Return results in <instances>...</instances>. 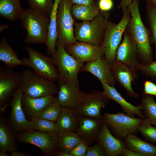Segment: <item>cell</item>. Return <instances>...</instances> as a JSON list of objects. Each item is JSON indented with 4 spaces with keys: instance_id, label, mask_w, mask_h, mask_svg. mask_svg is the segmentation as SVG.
<instances>
[{
    "instance_id": "obj_1",
    "label": "cell",
    "mask_w": 156,
    "mask_h": 156,
    "mask_svg": "<svg viewBox=\"0 0 156 156\" xmlns=\"http://www.w3.org/2000/svg\"><path fill=\"white\" fill-rule=\"evenodd\" d=\"M139 2V0H133L127 7L131 18L127 29L137 44L140 63L146 64L153 61V54L149 32L140 15Z\"/></svg>"
},
{
    "instance_id": "obj_2",
    "label": "cell",
    "mask_w": 156,
    "mask_h": 156,
    "mask_svg": "<svg viewBox=\"0 0 156 156\" xmlns=\"http://www.w3.org/2000/svg\"><path fill=\"white\" fill-rule=\"evenodd\" d=\"M23 29L27 31L25 42L28 44L46 43L49 17L31 8L24 10L20 18Z\"/></svg>"
},
{
    "instance_id": "obj_3",
    "label": "cell",
    "mask_w": 156,
    "mask_h": 156,
    "mask_svg": "<svg viewBox=\"0 0 156 156\" xmlns=\"http://www.w3.org/2000/svg\"><path fill=\"white\" fill-rule=\"evenodd\" d=\"M109 14L101 11L92 20L78 22L75 21L74 34L77 41L101 45L109 22Z\"/></svg>"
},
{
    "instance_id": "obj_4",
    "label": "cell",
    "mask_w": 156,
    "mask_h": 156,
    "mask_svg": "<svg viewBox=\"0 0 156 156\" xmlns=\"http://www.w3.org/2000/svg\"><path fill=\"white\" fill-rule=\"evenodd\" d=\"M20 86L23 94L33 98L44 97L58 94L55 82L41 77L30 69L21 72Z\"/></svg>"
},
{
    "instance_id": "obj_5",
    "label": "cell",
    "mask_w": 156,
    "mask_h": 156,
    "mask_svg": "<svg viewBox=\"0 0 156 156\" xmlns=\"http://www.w3.org/2000/svg\"><path fill=\"white\" fill-rule=\"evenodd\" d=\"M122 9V18L118 24L109 21L101 45L105 50L104 56L109 64L116 60L117 49L131 18L128 8Z\"/></svg>"
},
{
    "instance_id": "obj_6",
    "label": "cell",
    "mask_w": 156,
    "mask_h": 156,
    "mask_svg": "<svg viewBox=\"0 0 156 156\" xmlns=\"http://www.w3.org/2000/svg\"><path fill=\"white\" fill-rule=\"evenodd\" d=\"M51 57L57 68V80L79 83L78 74L84 63L79 62L69 54L58 40L55 52Z\"/></svg>"
},
{
    "instance_id": "obj_7",
    "label": "cell",
    "mask_w": 156,
    "mask_h": 156,
    "mask_svg": "<svg viewBox=\"0 0 156 156\" xmlns=\"http://www.w3.org/2000/svg\"><path fill=\"white\" fill-rule=\"evenodd\" d=\"M73 4L69 0H61L56 16L57 40L65 48L77 41L75 38L74 25L75 21L71 9Z\"/></svg>"
},
{
    "instance_id": "obj_8",
    "label": "cell",
    "mask_w": 156,
    "mask_h": 156,
    "mask_svg": "<svg viewBox=\"0 0 156 156\" xmlns=\"http://www.w3.org/2000/svg\"><path fill=\"white\" fill-rule=\"evenodd\" d=\"M102 118L115 137L120 140L124 139L129 134L136 133L143 119L130 116L123 112L105 113Z\"/></svg>"
},
{
    "instance_id": "obj_9",
    "label": "cell",
    "mask_w": 156,
    "mask_h": 156,
    "mask_svg": "<svg viewBox=\"0 0 156 156\" xmlns=\"http://www.w3.org/2000/svg\"><path fill=\"white\" fill-rule=\"evenodd\" d=\"M25 49L29 57L22 59L24 66L31 68L36 74L41 77L53 81H57L58 70L51 57L29 47H26Z\"/></svg>"
},
{
    "instance_id": "obj_10",
    "label": "cell",
    "mask_w": 156,
    "mask_h": 156,
    "mask_svg": "<svg viewBox=\"0 0 156 156\" xmlns=\"http://www.w3.org/2000/svg\"><path fill=\"white\" fill-rule=\"evenodd\" d=\"M16 138L19 143L38 147L44 155H53L58 148V134L56 132L44 133L32 129L17 133Z\"/></svg>"
},
{
    "instance_id": "obj_11",
    "label": "cell",
    "mask_w": 156,
    "mask_h": 156,
    "mask_svg": "<svg viewBox=\"0 0 156 156\" xmlns=\"http://www.w3.org/2000/svg\"><path fill=\"white\" fill-rule=\"evenodd\" d=\"M23 94L20 86L14 90L9 104L11 112L8 121L16 133L33 129L31 121L27 119L22 107L21 100Z\"/></svg>"
},
{
    "instance_id": "obj_12",
    "label": "cell",
    "mask_w": 156,
    "mask_h": 156,
    "mask_svg": "<svg viewBox=\"0 0 156 156\" xmlns=\"http://www.w3.org/2000/svg\"><path fill=\"white\" fill-rule=\"evenodd\" d=\"M5 65L0 68V106L3 109L11 100L14 90L20 86L21 72Z\"/></svg>"
},
{
    "instance_id": "obj_13",
    "label": "cell",
    "mask_w": 156,
    "mask_h": 156,
    "mask_svg": "<svg viewBox=\"0 0 156 156\" xmlns=\"http://www.w3.org/2000/svg\"><path fill=\"white\" fill-rule=\"evenodd\" d=\"M58 88L56 99L62 107L76 109L88 94L80 90L79 83L57 80Z\"/></svg>"
},
{
    "instance_id": "obj_14",
    "label": "cell",
    "mask_w": 156,
    "mask_h": 156,
    "mask_svg": "<svg viewBox=\"0 0 156 156\" xmlns=\"http://www.w3.org/2000/svg\"><path fill=\"white\" fill-rule=\"evenodd\" d=\"M110 68L115 81L125 89L127 94L136 99L139 95L134 91L132 84L138 78L136 68L127 66L116 60L109 64Z\"/></svg>"
},
{
    "instance_id": "obj_15",
    "label": "cell",
    "mask_w": 156,
    "mask_h": 156,
    "mask_svg": "<svg viewBox=\"0 0 156 156\" xmlns=\"http://www.w3.org/2000/svg\"><path fill=\"white\" fill-rule=\"evenodd\" d=\"M109 100L103 91L95 90L87 94L76 110L80 115L94 118H101V110L108 103Z\"/></svg>"
},
{
    "instance_id": "obj_16",
    "label": "cell",
    "mask_w": 156,
    "mask_h": 156,
    "mask_svg": "<svg viewBox=\"0 0 156 156\" xmlns=\"http://www.w3.org/2000/svg\"><path fill=\"white\" fill-rule=\"evenodd\" d=\"M65 49L76 60L83 63L101 59L105 54V50L102 45L78 41Z\"/></svg>"
},
{
    "instance_id": "obj_17",
    "label": "cell",
    "mask_w": 156,
    "mask_h": 156,
    "mask_svg": "<svg viewBox=\"0 0 156 156\" xmlns=\"http://www.w3.org/2000/svg\"><path fill=\"white\" fill-rule=\"evenodd\" d=\"M123 34L122 41L116 51V60L131 67L136 68L140 63L137 44L127 28Z\"/></svg>"
},
{
    "instance_id": "obj_18",
    "label": "cell",
    "mask_w": 156,
    "mask_h": 156,
    "mask_svg": "<svg viewBox=\"0 0 156 156\" xmlns=\"http://www.w3.org/2000/svg\"><path fill=\"white\" fill-rule=\"evenodd\" d=\"M79 115V123L76 132L82 141L88 145L96 141L103 121L102 118H94Z\"/></svg>"
},
{
    "instance_id": "obj_19",
    "label": "cell",
    "mask_w": 156,
    "mask_h": 156,
    "mask_svg": "<svg viewBox=\"0 0 156 156\" xmlns=\"http://www.w3.org/2000/svg\"><path fill=\"white\" fill-rule=\"evenodd\" d=\"M87 72L96 77L101 82L114 87L115 80L111 72L109 63L104 56L102 58L86 63L80 72Z\"/></svg>"
},
{
    "instance_id": "obj_20",
    "label": "cell",
    "mask_w": 156,
    "mask_h": 156,
    "mask_svg": "<svg viewBox=\"0 0 156 156\" xmlns=\"http://www.w3.org/2000/svg\"><path fill=\"white\" fill-rule=\"evenodd\" d=\"M96 141L103 146L107 156L121 155L123 149L126 147L125 143L114 136L103 122L101 126Z\"/></svg>"
},
{
    "instance_id": "obj_21",
    "label": "cell",
    "mask_w": 156,
    "mask_h": 156,
    "mask_svg": "<svg viewBox=\"0 0 156 156\" xmlns=\"http://www.w3.org/2000/svg\"><path fill=\"white\" fill-rule=\"evenodd\" d=\"M101 82L103 89V93L109 99L119 104L126 114L133 117H134L136 115L140 118L143 119L145 118L142 111V107L141 104L137 106L133 105L126 101L114 87L110 86L103 82Z\"/></svg>"
},
{
    "instance_id": "obj_22",
    "label": "cell",
    "mask_w": 156,
    "mask_h": 156,
    "mask_svg": "<svg viewBox=\"0 0 156 156\" xmlns=\"http://www.w3.org/2000/svg\"><path fill=\"white\" fill-rule=\"evenodd\" d=\"M55 97L53 95H50L33 98L23 94L21 104L25 116L30 120L38 117L41 112L51 103Z\"/></svg>"
},
{
    "instance_id": "obj_23",
    "label": "cell",
    "mask_w": 156,
    "mask_h": 156,
    "mask_svg": "<svg viewBox=\"0 0 156 156\" xmlns=\"http://www.w3.org/2000/svg\"><path fill=\"white\" fill-rule=\"evenodd\" d=\"M79 115L75 109L62 107V111L56 122L58 134L69 132H75L79 121Z\"/></svg>"
},
{
    "instance_id": "obj_24",
    "label": "cell",
    "mask_w": 156,
    "mask_h": 156,
    "mask_svg": "<svg viewBox=\"0 0 156 156\" xmlns=\"http://www.w3.org/2000/svg\"><path fill=\"white\" fill-rule=\"evenodd\" d=\"M16 135L8 120L0 115V151L11 153L18 151Z\"/></svg>"
},
{
    "instance_id": "obj_25",
    "label": "cell",
    "mask_w": 156,
    "mask_h": 156,
    "mask_svg": "<svg viewBox=\"0 0 156 156\" xmlns=\"http://www.w3.org/2000/svg\"><path fill=\"white\" fill-rule=\"evenodd\" d=\"M61 0H55L52 10L49 16L50 22L47 40L46 43L47 53L51 56L55 53L57 40L56 16L57 8Z\"/></svg>"
},
{
    "instance_id": "obj_26",
    "label": "cell",
    "mask_w": 156,
    "mask_h": 156,
    "mask_svg": "<svg viewBox=\"0 0 156 156\" xmlns=\"http://www.w3.org/2000/svg\"><path fill=\"white\" fill-rule=\"evenodd\" d=\"M126 147L140 153L144 156H156V146L141 139L133 134L128 135L124 139Z\"/></svg>"
},
{
    "instance_id": "obj_27",
    "label": "cell",
    "mask_w": 156,
    "mask_h": 156,
    "mask_svg": "<svg viewBox=\"0 0 156 156\" xmlns=\"http://www.w3.org/2000/svg\"><path fill=\"white\" fill-rule=\"evenodd\" d=\"M100 11L98 4L94 2L88 5L74 4L72 5L71 9L73 18L82 21L92 20Z\"/></svg>"
},
{
    "instance_id": "obj_28",
    "label": "cell",
    "mask_w": 156,
    "mask_h": 156,
    "mask_svg": "<svg viewBox=\"0 0 156 156\" xmlns=\"http://www.w3.org/2000/svg\"><path fill=\"white\" fill-rule=\"evenodd\" d=\"M24 10L20 0H0V16L11 22L19 19Z\"/></svg>"
},
{
    "instance_id": "obj_29",
    "label": "cell",
    "mask_w": 156,
    "mask_h": 156,
    "mask_svg": "<svg viewBox=\"0 0 156 156\" xmlns=\"http://www.w3.org/2000/svg\"><path fill=\"white\" fill-rule=\"evenodd\" d=\"M0 60L6 66L12 68L23 65V60L18 58L16 53L11 48L5 38H3L0 41Z\"/></svg>"
},
{
    "instance_id": "obj_30",
    "label": "cell",
    "mask_w": 156,
    "mask_h": 156,
    "mask_svg": "<svg viewBox=\"0 0 156 156\" xmlns=\"http://www.w3.org/2000/svg\"><path fill=\"white\" fill-rule=\"evenodd\" d=\"M57 148L70 153L82 141L75 132L69 131L58 134Z\"/></svg>"
},
{
    "instance_id": "obj_31",
    "label": "cell",
    "mask_w": 156,
    "mask_h": 156,
    "mask_svg": "<svg viewBox=\"0 0 156 156\" xmlns=\"http://www.w3.org/2000/svg\"><path fill=\"white\" fill-rule=\"evenodd\" d=\"M141 105L145 118H146L152 125L156 127V103L153 96L144 95Z\"/></svg>"
},
{
    "instance_id": "obj_32",
    "label": "cell",
    "mask_w": 156,
    "mask_h": 156,
    "mask_svg": "<svg viewBox=\"0 0 156 156\" xmlns=\"http://www.w3.org/2000/svg\"><path fill=\"white\" fill-rule=\"evenodd\" d=\"M62 107L55 97L51 103L42 111L39 117L56 122Z\"/></svg>"
},
{
    "instance_id": "obj_33",
    "label": "cell",
    "mask_w": 156,
    "mask_h": 156,
    "mask_svg": "<svg viewBox=\"0 0 156 156\" xmlns=\"http://www.w3.org/2000/svg\"><path fill=\"white\" fill-rule=\"evenodd\" d=\"M30 8L48 16L52 10L55 0H27Z\"/></svg>"
},
{
    "instance_id": "obj_34",
    "label": "cell",
    "mask_w": 156,
    "mask_h": 156,
    "mask_svg": "<svg viewBox=\"0 0 156 156\" xmlns=\"http://www.w3.org/2000/svg\"><path fill=\"white\" fill-rule=\"evenodd\" d=\"M152 125L148 119L144 118L138 127V131L146 140L156 144V127Z\"/></svg>"
},
{
    "instance_id": "obj_35",
    "label": "cell",
    "mask_w": 156,
    "mask_h": 156,
    "mask_svg": "<svg viewBox=\"0 0 156 156\" xmlns=\"http://www.w3.org/2000/svg\"><path fill=\"white\" fill-rule=\"evenodd\" d=\"M30 120L32 124L33 129L34 130L47 133L56 131L57 127L55 122L39 117Z\"/></svg>"
},
{
    "instance_id": "obj_36",
    "label": "cell",
    "mask_w": 156,
    "mask_h": 156,
    "mask_svg": "<svg viewBox=\"0 0 156 156\" xmlns=\"http://www.w3.org/2000/svg\"><path fill=\"white\" fill-rule=\"evenodd\" d=\"M147 16L152 39L155 48L156 57V5L148 2Z\"/></svg>"
},
{
    "instance_id": "obj_37",
    "label": "cell",
    "mask_w": 156,
    "mask_h": 156,
    "mask_svg": "<svg viewBox=\"0 0 156 156\" xmlns=\"http://www.w3.org/2000/svg\"><path fill=\"white\" fill-rule=\"evenodd\" d=\"M136 68L138 70L146 77H156V61L146 64L139 63Z\"/></svg>"
},
{
    "instance_id": "obj_38",
    "label": "cell",
    "mask_w": 156,
    "mask_h": 156,
    "mask_svg": "<svg viewBox=\"0 0 156 156\" xmlns=\"http://www.w3.org/2000/svg\"><path fill=\"white\" fill-rule=\"evenodd\" d=\"M85 156H107L103 146L97 142L94 145L88 147Z\"/></svg>"
},
{
    "instance_id": "obj_39",
    "label": "cell",
    "mask_w": 156,
    "mask_h": 156,
    "mask_svg": "<svg viewBox=\"0 0 156 156\" xmlns=\"http://www.w3.org/2000/svg\"><path fill=\"white\" fill-rule=\"evenodd\" d=\"M88 144L85 142L82 141L70 152V156H85Z\"/></svg>"
},
{
    "instance_id": "obj_40",
    "label": "cell",
    "mask_w": 156,
    "mask_h": 156,
    "mask_svg": "<svg viewBox=\"0 0 156 156\" xmlns=\"http://www.w3.org/2000/svg\"><path fill=\"white\" fill-rule=\"evenodd\" d=\"M144 95L148 94L156 96V85L151 81L146 80L144 83Z\"/></svg>"
},
{
    "instance_id": "obj_41",
    "label": "cell",
    "mask_w": 156,
    "mask_h": 156,
    "mask_svg": "<svg viewBox=\"0 0 156 156\" xmlns=\"http://www.w3.org/2000/svg\"><path fill=\"white\" fill-rule=\"evenodd\" d=\"M98 4L100 11L104 12L110 11L113 6L112 0H99Z\"/></svg>"
},
{
    "instance_id": "obj_42",
    "label": "cell",
    "mask_w": 156,
    "mask_h": 156,
    "mask_svg": "<svg viewBox=\"0 0 156 156\" xmlns=\"http://www.w3.org/2000/svg\"><path fill=\"white\" fill-rule=\"evenodd\" d=\"M121 155L124 156H144L142 153L130 150L126 147L123 149Z\"/></svg>"
},
{
    "instance_id": "obj_43",
    "label": "cell",
    "mask_w": 156,
    "mask_h": 156,
    "mask_svg": "<svg viewBox=\"0 0 156 156\" xmlns=\"http://www.w3.org/2000/svg\"><path fill=\"white\" fill-rule=\"evenodd\" d=\"M73 4L88 5L94 2V0H69Z\"/></svg>"
},
{
    "instance_id": "obj_44",
    "label": "cell",
    "mask_w": 156,
    "mask_h": 156,
    "mask_svg": "<svg viewBox=\"0 0 156 156\" xmlns=\"http://www.w3.org/2000/svg\"><path fill=\"white\" fill-rule=\"evenodd\" d=\"M133 0H121L119 8L122 9L127 8L128 6L132 2Z\"/></svg>"
},
{
    "instance_id": "obj_45",
    "label": "cell",
    "mask_w": 156,
    "mask_h": 156,
    "mask_svg": "<svg viewBox=\"0 0 156 156\" xmlns=\"http://www.w3.org/2000/svg\"><path fill=\"white\" fill-rule=\"evenodd\" d=\"M53 155L57 156H70V153L61 150L56 151Z\"/></svg>"
},
{
    "instance_id": "obj_46",
    "label": "cell",
    "mask_w": 156,
    "mask_h": 156,
    "mask_svg": "<svg viewBox=\"0 0 156 156\" xmlns=\"http://www.w3.org/2000/svg\"><path fill=\"white\" fill-rule=\"evenodd\" d=\"M11 153V156H27L29 155L25 152H19L18 151L12 152Z\"/></svg>"
},
{
    "instance_id": "obj_47",
    "label": "cell",
    "mask_w": 156,
    "mask_h": 156,
    "mask_svg": "<svg viewBox=\"0 0 156 156\" xmlns=\"http://www.w3.org/2000/svg\"><path fill=\"white\" fill-rule=\"evenodd\" d=\"M7 152L0 151V156H10V154H8Z\"/></svg>"
},
{
    "instance_id": "obj_48",
    "label": "cell",
    "mask_w": 156,
    "mask_h": 156,
    "mask_svg": "<svg viewBox=\"0 0 156 156\" xmlns=\"http://www.w3.org/2000/svg\"><path fill=\"white\" fill-rule=\"evenodd\" d=\"M149 2L156 5V0H150Z\"/></svg>"
}]
</instances>
